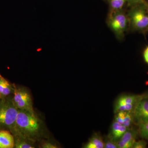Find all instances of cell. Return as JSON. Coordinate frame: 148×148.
<instances>
[{"label":"cell","mask_w":148,"mask_h":148,"mask_svg":"<svg viewBox=\"0 0 148 148\" xmlns=\"http://www.w3.org/2000/svg\"><path fill=\"white\" fill-rule=\"evenodd\" d=\"M44 133L42 122L34 111L18 109V115L12 134L36 142Z\"/></svg>","instance_id":"cell-1"},{"label":"cell","mask_w":148,"mask_h":148,"mask_svg":"<svg viewBox=\"0 0 148 148\" xmlns=\"http://www.w3.org/2000/svg\"><path fill=\"white\" fill-rule=\"evenodd\" d=\"M18 113L12 98L9 96L0 98V130H8L12 133Z\"/></svg>","instance_id":"cell-2"},{"label":"cell","mask_w":148,"mask_h":148,"mask_svg":"<svg viewBox=\"0 0 148 148\" xmlns=\"http://www.w3.org/2000/svg\"><path fill=\"white\" fill-rule=\"evenodd\" d=\"M12 100L18 109L34 111L32 97L28 90L24 88H16L13 93Z\"/></svg>","instance_id":"cell-3"},{"label":"cell","mask_w":148,"mask_h":148,"mask_svg":"<svg viewBox=\"0 0 148 148\" xmlns=\"http://www.w3.org/2000/svg\"><path fill=\"white\" fill-rule=\"evenodd\" d=\"M144 98L140 95H127L121 96L116 102L115 113L119 112H133L138 102Z\"/></svg>","instance_id":"cell-4"},{"label":"cell","mask_w":148,"mask_h":148,"mask_svg":"<svg viewBox=\"0 0 148 148\" xmlns=\"http://www.w3.org/2000/svg\"><path fill=\"white\" fill-rule=\"evenodd\" d=\"M134 121L138 125L148 122V99L143 98L136 105L133 112Z\"/></svg>","instance_id":"cell-5"},{"label":"cell","mask_w":148,"mask_h":148,"mask_svg":"<svg viewBox=\"0 0 148 148\" xmlns=\"http://www.w3.org/2000/svg\"><path fill=\"white\" fill-rule=\"evenodd\" d=\"M132 23L138 29H143L148 27V15L143 9L135 10L132 16Z\"/></svg>","instance_id":"cell-6"},{"label":"cell","mask_w":148,"mask_h":148,"mask_svg":"<svg viewBox=\"0 0 148 148\" xmlns=\"http://www.w3.org/2000/svg\"><path fill=\"white\" fill-rule=\"evenodd\" d=\"M137 132L135 130L128 129L116 142L119 148H132L135 142Z\"/></svg>","instance_id":"cell-7"},{"label":"cell","mask_w":148,"mask_h":148,"mask_svg":"<svg viewBox=\"0 0 148 148\" xmlns=\"http://www.w3.org/2000/svg\"><path fill=\"white\" fill-rule=\"evenodd\" d=\"M14 147L13 134L9 130H0V148H13Z\"/></svg>","instance_id":"cell-8"},{"label":"cell","mask_w":148,"mask_h":148,"mask_svg":"<svg viewBox=\"0 0 148 148\" xmlns=\"http://www.w3.org/2000/svg\"><path fill=\"white\" fill-rule=\"evenodd\" d=\"M129 128L117 122L114 121L111 128L110 139L116 143Z\"/></svg>","instance_id":"cell-9"},{"label":"cell","mask_w":148,"mask_h":148,"mask_svg":"<svg viewBox=\"0 0 148 148\" xmlns=\"http://www.w3.org/2000/svg\"><path fill=\"white\" fill-rule=\"evenodd\" d=\"M15 86L12 84L0 75V98H5L14 93Z\"/></svg>","instance_id":"cell-10"},{"label":"cell","mask_w":148,"mask_h":148,"mask_svg":"<svg viewBox=\"0 0 148 148\" xmlns=\"http://www.w3.org/2000/svg\"><path fill=\"white\" fill-rule=\"evenodd\" d=\"M126 17L123 14H118L114 16L111 23L112 28L116 32L123 30L126 27Z\"/></svg>","instance_id":"cell-11"},{"label":"cell","mask_w":148,"mask_h":148,"mask_svg":"<svg viewBox=\"0 0 148 148\" xmlns=\"http://www.w3.org/2000/svg\"><path fill=\"white\" fill-rule=\"evenodd\" d=\"M14 147L16 148H35L36 142L24 137L14 136Z\"/></svg>","instance_id":"cell-12"},{"label":"cell","mask_w":148,"mask_h":148,"mask_svg":"<svg viewBox=\"0 0 148 148\" xmlns=\"http://www.w3.org/2000/svg\"><path fill=\"white\" fill-rule=\"evenodd\" d=\"M105 143L102 138L99 135H95L90 138L87 144L84 146L86 148H103Z\"/></svg>","instance_id":"cell-13"},{"label":"cell","mask_w":148,"mask_h":148,"mask_svg":"<svg viewBox=\"0 0 148 148\" xmlns=\"http://www.w3.org/2000/svg\"><path fill=\"white\" fill-rule=\"evenodd\" d=\"M139 126V132L142 138L148 140V122L140 123Z\"/></svg>","instance_id":"cell-14"},{"label":"cell","mask_w":148,"mask_h":148,"mask_svg":"<svg viewBox=\"0 0 148 148\" xmlns=\"http://www.w3.org/2000/svg\"><path fill=\"white\" fill-rule=\"evenodd\" d=\"M133 121H134L133 112H125L123 125L126 126V127L129 128L130 125L132 124Z\"/></svg>","instance_id":"cell-15"},{"label":"cell","mask_w":148,"mask_h":148,"mask_svg":"<svg viewBox=\"0 0 148 148\" xmlns=\"http://www.w3.org/2000/svg\"><path fill=\"white\" fill-rule=\"evenodd\" d=\"M125 0H111V6L115 9H119L122 8Z\"/></svg>","instance_id":"cell-16"},{"label":"cell","mask_w":148,"mask_h":148,"mask_svg":"<svg viewBox=\"0 0 148 148\" xmlns=\"http://www.w3.org/2000/svg\"><path fill=\"white\" fill-rule=\"evenodd\" d=\"M125 112H119L115 113L114 121L117 122L123 125L124 122L125 116Z\"/></svg>","instance_id":"cell-17"},{"label":"cell","mask_w":148,"mask_h":148,"mask_svg":"<svg viewBox=\"0 0 148 148\" xmlns=\"http://www.w3.org/2000/svg\"><path fill=\"white\" fill-rule=\"evenodd\" d=\"M104 148H117L118 146L116 142H114L112 139L107 140L105 143Z\"/></svg>","instance_id":"cell-18"},{"label":"cell","mask_w":148,"mask_h":148,"mask_svg":"<svg viewBox=\"0 0 148 148\" xmlns=\"http://www.w3.org/2000/svg\"><path fill=\"white\" fill-rule=\"evenodd\" d=\"M147 146V143L144 140L135 141L133 144L132 148H145Z\"/></svg>","instance_id":"cell-19"},{"label":"cell","mask_w":148,"mask_h":148,"mask_svg":"<svg viewBox=\"0 0 148 148\" xmlns=\"http://www.w3.org/2000/svg\"><path fill=\"white\" fill-rule=\"evenodd\" d=\"M41 147L42 148H58V146L54 143L50 142H44L42 144Z\"/></svg>","instance_id":"cell-20"},{"label":"cell","mask_w":148,"mask_h":148,"mask_svg":"<svg viewBox=\"0 0 148 148\" xmlns=\"http://www.w3.org/2000/svg\"><path fill=\"white\" fill-rule=\"evenodd\" d=\"M144 58L146 63L148 64V47L144 51Z\"/></svg>","instance_id":"cell-21"},{"label":"cell","mask_w":148,"mask_h":148,"mask_svg":"<svg viewBox=\"0 0 148 148\" xmlns=\"http://www.w3.org/2000/svg\"><path fill=\"white\" fill-rule=\"evenodd\" d=\"M143 0H130L131 2L133 3H137L143 1Z\"/></svg>","instance_id":"cell-22"}]
</instances>
